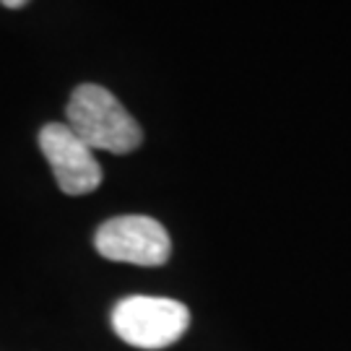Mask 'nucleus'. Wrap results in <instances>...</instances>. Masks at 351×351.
Segmentation results:
<instances>
[{
	"label": "nucleus",
	"instance_id": "f03ea898",
	"mask_svg": "<svg viewBox=\"0 0 351 351\" xmlns=\"http://www.w3.org/2000/svg\"><path fill=\"white\" fill-rule=\"evenodd\" d=\"M188 326V307L167 297H128L112 310L114 333L136 349H167L185 336Z\"/></svg>",
	"mask_w": 351,
	"mask_h": 351
},
{
	"label": "nucleus",
	"instance_id": "39448f33",
	"mask_svg": "<svg viewBox=\"0 0 351 351\" xmlns=\"http://www.w3.org/2000/svg\"><path fill=\"white\" fill-rule=\"evenodd\" d=\"M0 3H3L5 8H24L29 0H0Z\"/></svg>",
	"mask_w": 351,
	"mask_h": 351
},
{
	"label": "nucleus",
	"instance_id": "7ed1b4c3",
	"mask_svg": "<svg viewBox=\"0 0 351 351\" xmlns=\"http://www.w3.org/2000/svg\"><path fill=\"white\" fill-rule=\"evenodd\" d=\"M94 247L101 258L130 265H164L172 252V239L151 216H117L97 229Z\"/></svg>",
	"mask_w": 351,
	"mask_h": 351
},
{
	"label": "nucleus",
	"instance_id": "f257e3e1",
	"mask_svg": "<svg viewBox=\"0 0 351 351\" xmlns=\"http://www.w3.org/2000/svg\"><path fill=\"white\" fill-rule=\"evenodd\" d=\"M65 117V125L91 151L130 154L143 143V130L133 120V114L117 101L112 91L97 84H81L75 88Z\"/></svg>",
	"mask_w": 351,
	"mask_h": 351
},
{
	"label": "nucleus",
	"instance_id": "20e7f679",
	"mask_svg": "<svg viewBox=\"0 0 351 351\" xmlns=\"http://www.w3.org/2000/svg\"><path fill=\"white\" fill-rule=\"evenodd\" d=\"M39 149L50 164L58 188L68 195H86L101 185V167L84 141L65 123H47L39 130Z\"/></svg>",
	"mask_w": 351,
	"mask_h": 351
}]
</instances>
